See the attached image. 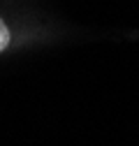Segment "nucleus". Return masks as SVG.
Masks as SVG:
<instances>
[{
	"label": "nucleus",
	"instance_id": "obj_1",
	"mask_svg": "<svg viewBox=\"0 0 139 146\" xmlns=\"http://www.w3.org/2000/svg\"><path fill=\"white\" fill-rule=\"evenodd\" d=\"M7 44H9V30H7L5 21L0 19V51H5V49H7Z\"/></svg>",
	"mask_w": 139,
	"mask_h": 146
}]
</instances>
